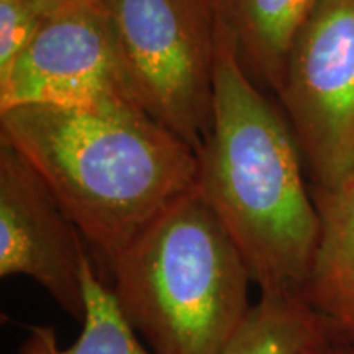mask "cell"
<instances>
[{"mask_svg":"<svg viewBox=\"0 0 354 354\" xmlns=\"http://www.w3.org/2000/svg\"><path fill=\"white\" fill-rule=\"evenodd\" d=\"M286 120L246 73L216 21L212 125L197 151L196 187L240 251L259 294H299L320 218Z\"/></svg>","mask_w":354,"mask_h":354,"instance_id":"1","label":"cell"},{"mask_svg":"<svg viewBox=\"0 0 354 354\" xmlns=\"http://www.w3.org/2000/svg\"><path fill=\"white\" fill-rule=\"evenodd\" d=\"M0 138L109 268L197 183V153L141 110L17 107L0 112Z\"/></svg>","mask_w":354,"mask_h":354,"instance_id":"2","label":"cell"},{"mask_svg":"<svg viewBox=\"0 0 354 354\" xmlns=\"http://www.w3.org/2000/svg\"><path fill=\"white\" fill-rule=\"evenodd\" d=\"M123 315L153 354H225L250 315V271L197 187L110 266Z\"/></svg>","mask_w":354,"mask_h":354,"instance_id":"3","label":"cell"},{"mask_svg":"<svg viewBox=\"0 0 354 354\" xmlns=\"http://www.w3.org/2000/svg\"><path fill=\"white\" fill-rule=\"evenodd\" d=\"M99 2L141 109L197 153L214 115V0Z\"/></svg>","mask_w":354,"mask_h":354,"instance_id":"4","label":"cell"},{"mask_svg":"<svg viewBox=\"0 0 354 354\" xmlns=\"http://www.w3.org/2000/svg\"><path fill=\"white\" fill-rule=\"evenodd\" d=\"M317 187L354 177V0H320L292 43L277 91Z\"/></svg>","mask_w":354,"mask_h":354,"instance_id":"5","label":"cell"},{"mask_svg":"<svg viewBox=\"0 0 354 354\" xmlns=\"http://www.w3.org/2000/svg\"><path fill=\"white\" fill-rule=\"evenodd\" d=\"M30 105L145 112L99 0L44 17L30 46L0 76V112Z\"/></svg>","mask_w":354,"mask_h":354,"instance_id":"6","label":"cell"},{"mask_svg":"<svg viewBox=\"0 0 354 354\" xmlns=\"http://www.w3.org/2000/svg\"><path fill=\"white\" fill-rule=\"evenodd\" d=\"M84 241L38 171L0 138V277L32 279L82 323Z\"/></svg>","mask_w":354,"mask_h":354,"instance_id":"7","label":"cell"},{"mask_svg":"<svg viewBox=\"0 0 354 354\" xmlns=\"http://www.w3.org/2000/svg\"><path fill=\"white\" fill-rule=\"evenodd\" d=\"M312 196L320 233L299 295L330 328L354 338V177Z\"/></svg>","mask_w":354,"mask_h":354,"instance_id":"8","label":"cell"},{"mask_svg":"<svg viewBox=\"0 0 354 354\" xmlns=\"http://www.w3.org/2000/svg\"><path fill=\"white\" fill-rule=\"evenodd\" d=\"M320 0H214L216 21L256 84L277 94L286 59Z\"/></svg>","mask_w":354,"mask_h":354,"instance_id":"9","label":"cell"},{"mask_svg":"<svg viewBox=\"0 0 354 354\" xmlns=\"http://www.w3.org/2000/svg\"><path fill=\"white\" fill-rule=\"evenodd\" d=\"M82 286L86 313L76 342L61 348L53 326L32 325L19 354H153L123 315L112 289L102 281L91 259L84 264Z\"/></svg>","mask_w":354,"mask_h":354,"instance_id":"10","label":"cell"},{"mask_svg":"<svg viewBox=\"0 0 354 354\" xmlns=\"http://www.w3.org/2000/svg\"><path fill=\"white\" fill-rule=\"evenodd\" d=\"M326 328L299 294H259L225 354H304Z\"/></svg>","mask_w":354,"mask_h":354,"instance_id":"11","label":"cell"},{"mask_svg":"<svg viewBox=\"0 0 354 354\" xmlns=\"http://www.w3.org/2000/svg\"><path fill=\"white\" fill-rule=\"evenodd\" d=\"M43 20L33 0H0V76L30 46Z\"/></svg>","mask_w":354,"mask_h":354,"instance_id":"12","label":"cell"},{"mask_svg":"<svg viewBox=\"0 0 354 354\" xmlns=\"http://www.w3.org/2000/svg\"><path fill=\"white\" fill-rule=\"evenodd\" d=\"M304 354H354V338L338 333L328 325L325 333Z\"/></svg>","mask_w":354,"mask_h":354,"instance_id":"13","label":"cell"},{"mask_svg":"<svg viewBox=\"0 0 354 354\" xmlns=\"http://www.w3.org/2000/svg\"><path fill=\"white\" fill-rule=\"evenodd\" d=\"M35 6L38 7V10L43 13L44 17L51 15V13H56L63 8L73 6V3L79 2V0H33Z\"/></svg>","mask_w":354,"mask_h":354,"instance_id":"14","label":"cell"}]
</instances>
